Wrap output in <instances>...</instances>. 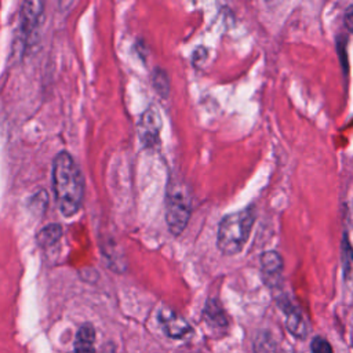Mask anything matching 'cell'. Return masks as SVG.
I'll return each instance as SVG.
<instances>
[{"mask_svg": "<svg viewBox=\"0 0 353 353\" xmlns=\"http://www.w3.org/2000/svg\"><path fill=\"white\" fill-rule=\"evenodd\" d=\"M73 353H95V328L90 323H84L76 332Z\"/></svg>", "mask_w": 353, "mask_h": 353, "instance_id": "30bf717a", "label": "cell"}, {"mask_svg": "<svg viewBox=\"0 0 353 353\" xmlns=\"http://www.w3.org/2000/svg\"><path fill=\"white\" fill-rule=\"evenodd\" d=\"M254 353H276L277 343L273 334L268 330H259L252 341Z\"/></svg>", "mask_w": 353, "mask_h": 353, "instance_id": "7c38bea8", "label": "cell"}, {"mask_svg": "<svg viewBox=\"0 0 353 353\" xmlns=\"http://www.w3.org/2000/svg\"><path fill=\"white\" fill-rule=\"evenodd\" d=\"M152 83H153V87H154V90H156V92H157L160 97L165 98V97L168 95V91H170V79H168L167 73H165L163 69L157 68V69L153 72V74H152Z\"/></svg>", "mask_w": 353, "mask_h": 353, "instance_id": "5bb4252c", "label": "cell"}, {"mask_svg": "<svg viewBox=\"0 0 353 353\" xmlns=\"http://www.w3.org/2000/svg\"><path fill=\"white\" fill-rule=\"evenodd\" d=\"M203 317L205 320V323L215 330H222L228 327V317L226 313L222 307V305L219 303L218 299L215 298H210L205 302V306L203 309Z\"/></svg>", "mask_w": 353, "mask_h": 353, "instance_id": "9c48e42d", "label": "cell"}, {"mask_svg": "<svg viewBox=\"0 0 353 353\" xmlns=\"http://www.w3.org/2000/svg\"><path fill=\"white\" fill-rule=\"evenodd\" d=\"M62 236V226L59 223H50L39 230L37 244L43 248L54 245Z\"/></svg>", "mask_w": 353, "mask_h": 353, "instance_id": "4fadbf2b", "label": "cell"}, {"mask_svg": "<svg viewBox=\"0 0 353 353\" xmlns=\"http://www.w3.org/2000/svg\"><path fill=\"white\" fill-rule=\"evenodd\" d=\"M192 214V204L188 193L182 188L172 186L167 194V204H165V221L168 230L174 236H179Z\"/></svg>", "mask_w": 353, "mask_h": 353, "instance_id": "3957f363", "label": "cell"}, {"mask_svg": "<svg viewBox=\"0 0 353 353\" xmlns=\"http://www.w3.org/2000/svg\"><path fill=\"white\" fill-rule=\"evenodd\" d=\"M101 353H116V347L112 342H106V343H103Z\"/></svg>", "mask_w": 353, "mask_h": 353, "instance_id": "e0dca14e", "label": "cell"}, {"mask_svg": "<svg viewBox=\"0 0 353 353\" xmlns=\"http://www.w3.org/2000/svg\"><path fill=\"white\" fill-rule=\"evenodd\" d=\"M161 330L168 338L179 339L192 331L190 324L170 307H161L157 314Z\"/></svg>", "mask_w": 353, "mask_h": 353, "instance_id": "52a82bcc", "label": "cell"}, {"mask_svg": "<svg viewBox=\"0 0 353 353\" xmlns=\"http://www.w3.org/2000/svg\"><path fill=\"white\" fill-rule=\"evenodd\" d=\"M52 190L63 216L79 212L84 197V178L68 152H59L52 161Z\"/></svg>", "mask_w": 353, "mask_h": 353, "instance_id": "6da1fadb", "label": "cell"}, {"mask_svg": "<svg viewBox=\"0 0 353 353\" xmlns=\"http://www.w3.org/2000/svg\"><path fill=\"white\" fill-rule=\"evenodd\" d=\"M341 266L343 280L346 283H353V247L346 233L341 240Z\"/></svg>", "mask_w": 353, "mask_h": 353, "instance_id": "8fae6325", "label": "cell"}, {"mask_svg": "<svg viewBox=\"0 0 353 353\" xmlns=\"http://www.w3.org/2000/svg\"><path fill=\"white\" fill-rule=\"evenodd\" d=\"M343 21H345V26L347 28V30H350L353 33V4H350L343 14Z\"/></svg>", "mask_w": 353, "mask_h": 353, "instance_id": "2e32d148", "label": "cell"}, {"mask_svg": "<svg viewBox=\"0 0 353 353\" xmlns=\"http://www.w3.org/2000/svg\"><path fill=\"white\" fill-rule=\"evenodd\" d=\"M255 222L252 207L226 214L216 232V245L223 255H236L245 245Z\"/></svg>", "mask_w": 353, "mask_h": 353, "instance_id": "7a4b0ae2", "label": "cell"}, {"mask_svg": "<svg viewBox=\"0 0 353 353\" xmlns=\"http://www.w3.org/2000/svg\"><path fill=\"white\" fill-rule=\"evenodd\" d=\"M277 305L281 309V312L284 313L287 330L295 338H301V339L306 338L307 324H306V320H305L301 309L296 305H294L285 295L277 296Z\"/></svg>", "mask_w": 353, "mask_h": 353, "instance_id": "5b68a950", "label": "cell"}, {"mask_svg": "<svg viewBox=\"0 0 353 353\" xmlns=\"http://www.w3.org/2000/svg\"><path fill=\"white\" fill-rule=\"evenodd\" d=\"M161 130V117L154 106H149L141 116L137 125L138 138L146 148L154 146L159 142Z\"/></svg>", "mask_w": 353, "mask_h": 353, "instance_id": "277c9868", "label": "cell"}, {"mask_svg": "<svg viewBox=\"0 0 353 353\" xmlns=\"http://www.w3.org/2000/svg\"><path fill=\"white\" fill-rule=\"evenodd\" d=\"M44 11V3L43 1H23L21 6V32L25 37V41L29 43V40L36 34L37 29L40 28L41 18Z\"/></svg>", "mask_w": 353, "mask_h": 353, "instance_id": "8992f818", "label": "cell"}, {"mask_svg": "<svg viewBox=\"0 0 353 353\" xmlns=\"http://www.w3.org/2000/svg\"><path fill=\"white\" fill-rule=\"evenodd\" d=\"M259 263L265 283L272 287H279V280L284 269L281 255L277 251H265L259 258Z\"/></svg>", "mask_w": 353, "mask_h": 353, "instance_id": "ba28073f", "label": "cell"}, {"mask_svg": "<svg viewBox=\"0 0 353 353\" xmlns=\"http://www.w3.org/2000/svg\"><path fill=\"white\" fill-rule=\"evenodd\" d=\"M312 353H334L330 342L323 336H314L310 342Z\"/></svg>", "mask_w": 353, "mask_h": 353, "instance_id": "9a60e30c", "label": "cell"}]
</instances>
